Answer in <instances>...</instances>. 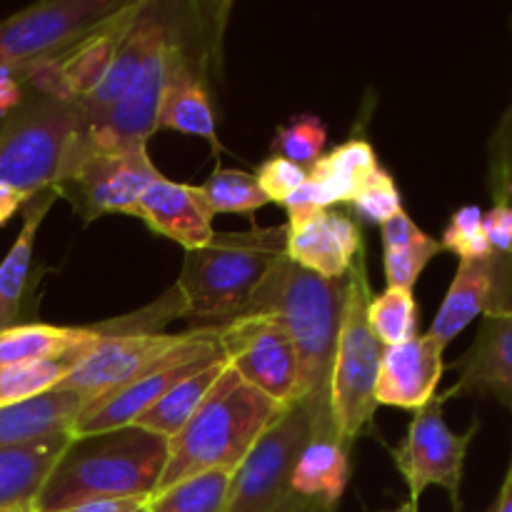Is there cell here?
Returning <instances> with one entry per match:
<instances>
[{
  "instance_id": "cell-1",
  "label": "cell",
  "mask_w": 512,
  "mask_h": 512,
  "mask_svg": "<svg viewBox=\"0 0 512 512\" xmlns=\"http://www.w3.org/2000/svg\"><path fill=\"white\" fill-rule=\"evenodd\" d=\"M345 278L325 280L285 255L245 308V315H268L283 325L300 358L303 405L313 418L315 438L338 440L330 415V378L338 350Z\"/></svg>"
},
{
  "instance_id": "cell-2",
  "label": "cell",
  "mask_w": 512,
  "mask_h": 512,
  "mask_svg": "<svg viewBox=\"0 0 512 512\" xmlns=\"http://www.w3.org/2000/svg\"><path fill=\"white\" fill-rule=\"evenodd\" d=\"M168 463V440L128 425L95 435H73L35 498L33 512L95 500H150Z\"/></svg>"
},
{
  "instance_id": "cell-3",
  "label": "cell",
  "mask_w": 512,
  "mask_h": 512,
  "mask_svg": "<svg viewBox=\"0 0 512 512\" xmlns=\"http://www.w3.org/2000/svg\"><path fill=\"white\" fill-rule=\"evenodd\" d=\"M288 225L245 233H215L203 248L185 253L173 285L183 303L180 318L195 328H223L243 318L245 308L275 265L285 258Z\"/></svg>"
},
{
  "instance_id": "cell-4",
  "label": "cell",
  "mask_w": 512,
  "mask_h": 512,
  "mask_svg": "<svg viewBox=\"0 0 512 512\" xmlns=\"http://www.w3.org/2000/svg\"><path fill=\"white\" fill-rule=\"evenodd\" d=\"M285 410V405L270 400L225 365L198 413L168 440V463L155 495L210 470L235 473L255 440Z\"/></svg>"
},
{
  "instance_id": "cell-5",
  "label": "cell",
  "mask_w": 512,
  "mask_h": 512,
  "mask_svg": "<svg viewBox=\"0 0 512 512\" xmlns=\"http://www.w3.org/2000/svg\"><path fill=\"white\" fill-rule=\"evenodd\" d=\"M370 300L373 290H370L365 250H360L345 275L343 318H340L338 350H335L333 378H330V415H333L335 438L348 453L355 440L368 433L378 410L375 383H378L385 348L370 328Z\"/></svg>"
},
{
  "instance_id": "cell-6",
  "label": "cell",
  "mask_w": 512,
  "mask_h": 512,
  "mask_svg": "<svg viewBox=\"0 0 512 512\" xmlns=\"http://www.w3.org/2000/svg\"><path fill=\"white\" fill-rule=\"evenodd\" d=\"M83 130L78 103L43 95L23 100L0 120V185L25 198L50 190L63 178Z\"/></svg>"
},
{
  "instance_id": "cell-7",
  "label": "cell",
  "mask_w": 512,
  "mask_h": 512,
  "mask_svg": "<svg viewBox=\"0 0 512 512\" xmlns=\"http://www.w3.org/2000/svg\"><path fill=\"white\" fill-rule=\"evenodd\" d=\"M125 0H48L0 23V68L23 70L60 58L125 8Z\"/></svg>"
},
{
  "instance_id": "cell-8",
  "label": "cell",
  "mask_w": 512,
  "mask_h": 512,
  "mask_svg": "<svg viewBox=\"0 0 512 512\" xmlns=\"http://www.w3.org/2000/svg\"><path fill=\"white\" fill-rule=\"evenodd\" d=\"M315 438L313 418L303 405H290L250 448L233 473L225 512H275L293 495L295 463Z\"/></svg>"
},
{
  "instance_id": "cell-9",
  "label": "cell",
  "mask_w": 512,
  "mask_h": 512,
  "mask_svg": "<svg viewBox=\"0 0 512 512\" xmlns=\"http://www.w3.org/2000/svg\"><path fill=\"white\" fill-rule=\"evenodd\" d=\"M160 178L148 148L138 145L123 153L75 155L53 190L73 205L83 223H90L108 213L133 215L145 190Z\"/></svg>"
},
{
  "instance_id": "cell-10",
  "label": "cell",
  "mask_w": 512,
  "mask_h": 512,
  "mask_svg": "<svg viewBox=\"0 0 512 512\" xmlns=\"http://www.w3.org/2000/svg\"><path fill=\"white\" fill-rule=\"evenodd\" d=\"M443 405L445 400L435 395L425 408L415 410L403 443L393 450V463L408 483V503L418 505L420 495L438 485L450 495L455 512H463L460 485H463L465 458H468L470 443L478 435L480 423L475 420L465 433H453L445 423Z\"/></svg>"
},
{
  "instance_id": "cell-11",
  "label": "cell",
  "mask_w": 512,
  "mask_h": 512,
  "mask_svg": "<svg viewBox=\"0 0 512 512\" xmlns=\"http://www.w3.org/2000/svg\"><path fill=\"white\" fill-rule=\"evenodd\" d=\"M218 340L228 365L245 383L285 408L300 403V358L283 325L268 315H245L223 325Z\"/></svg>"
},
{
  "instance_id": "cell-12",
  "label": "cell",
  "mask_w": 512,
  "mask_h": 512,
  "mask_svg": "<svg viewBox=\"0 0 512 512\" xmlns=\"http://www.w3.org/2000/svg\"><path fill=\"white\" fill-rule=\"evenodd\" d=\"M220 328H203L193 343L180 348L163 363L150 368L140 378L130 380L123 388L113 390L105 398L95 400L93 405L83 410L73 425V435H95L108 433V430L128 428L135 425L140 415L148 413L170 388L180 383V380L190 378L193 373L203 370L205 365L215 363V360L225 358L220 350Z\"/></svg>"
},
{
  "instance_id": "cell-13",
  "label": "cell",
  "mask_w": 512,
  "mask_h": 512,
  "mask_svg": "<svg viewBox=\"0 0 512 512\" xmlns=\"http://www.w3.org/2000/svg\"><path fill=\"white\" fill-rule=\"evenodd\" d=\"M203 328H193L188 333L165 335V333H123L103 335L95 348L70 370L68 378L58 385L63 390H75L93 405L95 400L105 398L113 390L123 388L130 380L140 378L193 343Z\"/></svg>"
},
{
  "instance_id": "cell-14",
  "label": "cell",
  "mask_w": 512,
  "mask_h": 512,
  "mask_svg": "<svg viewBox=\"0 0 512 512\" xmlns=\"http://www.w3.org/2000/svg\"><path fill=\"white\" fill-rule=\"evenodd\" d=\"M512 310V258L488 255L480 260H460L448 295L430 325L428 335L448 348L475 318Z\"/></svg>"
},
{
  "instance_id": "cell-15",
  "label": "cell",
  "mask_w": 512,
  "mask_h": 512,
  "mask_svg": "<svg viewBox=\"0 0 512 512\" xmlns=\"http://www.w3.org/2000/svg\"><path fill=\"white\" fill-rule=\"evenodd\" d=\"M168 10V5L163 3H140L138 15H135L133 25L125 33L123 43H120L113 65H110L103 83L88 98L78 100V108L83 113L85 125H95L115 108V103L128 93L133 80L138 78L145 60L150 58V53L163 40H168L173 35L175 20L168 18Z\"/></svg>"
},
{
  "instance_id": "cell-16",
  "label": "cell",
  "mask_w": 512,
  "mask_h": 512,
  "mask_svg": "<svg viewBox=\"0 0 512 512\" xmlns=\"http://www.w3.org/2000/svg\"><path fill=\"white\" fill-rule=\"evenodd\" d=\"M450 368L458 370V383L440 395L445 403L455 395H485L512 413V310L483 315L473 345Z\"/></svg>"
},
{
  "instance_id": "cell-17",
  "label": "cell",
  "mask_w": 512,
  "mask_h": 512,
  "mask_svg": "<svg viewBox=\"0 0 512 512\" xmlns=\"http://www.w3.org/2000/svg\"><path fill=\"white\" fill-rule=\"evenodd\" d=\"M443 353V345L428 333L385 348L375 383V403L413 413L425 408L438 395L440 378L445 373Z\"/></svg>"
},
{
  "instance_id": "cell-18",
  "label": "cell",
  "mask_w": 512,
  "mask_h": 512,
  "mask_svg": "<svg viewBox=\"0 0 512 512\" xmlns=\"http://www.w3.org/2000/svg\"><path fill=\"white\" fill-rule=\"evenodd\" d=\"M158 130L198 135V138L208 140L215 150H220L208 85H205L203 73L195 65L188 45L178 33L173 35V43L168 48V65H165V83L158 108Z\"/></svg>"
},
{
  "instance_id": "cell-19",
  "label": "cell",
  "mask_w": 512,
  "mask_h": 512,
  "mask_svg": "<svg viewBox=\"0 0 512 512\" xmlns=\"http://www.w3.org/2000/svg\"><path fill=\"white\" fill-rule=\"evenodd\" d=\"M135 218L153 233L165 235L188 250L203 248L215 235L213 213L195 185L160 178L135 205Z\"/></svg>"
},
{
  "instance_id": "cell-20",
  "label": "cell",
  "mask_w": 512,
  "mask_h": 512,
  "mask_svg": "<svg viewBox=\"0 0 512 512\" xmlns=\"http://www.w3.org/2000/svg\"><path fill=\"white\" fill-rule=\"evenodd\" d=\"M88 408V400L75 390L55 388L38 398L0 408V448L43 443L73 435L75 420Z\"/></svg>"
},
{
  "instance_id": "cell-21",
  "label": "cell",
  "mask_w": 512,
  "mask_h": 512,
  "mask_svg": "<svg viewBox=\"0 0 512 512\" xmlns=\"http://www.w3.org/2000/svg\"><path fill=\"white\" fill-rule=\"evenodd\" d=\"M73 435L43 440V443L0 448V510L33 512L35 498Z\"/></svg>"
},
{
  "instance_id": "cell-22",
  "label": "cell",
  "mask_w": 512,
  "mask_h": 512,
  "mask_svg": "<svg viewBox=\"0 0 512 512\" xmlns=\"http://www.w3.org/2000/svg\"><path fill=\"white\" fill-rule=\"evenodd\" d=\"M143 3V0H140ZM140 3H128L118 15L100 25L98 30L80 40L75 48L60 55V68H63L65 80H68L70 90H73L75 100H83L103 83L108 75L110 65H113L115 53H118L120 43H123L125 33L133 25L135 15H138Z\"/></svg>"
},
{
  "instance_id": "cell-23",
  "label": "cell",
  "mask_w": 512,
  "mask_h": 512,
  "mask_svg": "<svg viewBox=\"0 0 512 512\" xmlns=\"http://www.w3.org/2000/svg\"><path fill=\"white\" fill-rule=\"evenodd\" d=\"M55 200H58V195L50 188L23 205V228H20L13 248L8 250V255L0 263V333L18 325L15 320H18L20 305H23L25 290H28L30 283L35 238H38L40 223H43V218L48 215L50 205Z\"/></svg>"
},
{
  "instance_id": "cell-24",
  "label": "cell",
  "mask_w": 512,
  "mask_h": 512,
  "mask_svg": "<svg viewBox=\"0 0 512 512\" xmlns=\"http://www.w3.org/2000/svg\"><path fill=\"white\" fill-rule=\"evenodd\" d=\"M103 338L98 325L90 328H60V325L25 323L0 333V368L5 365L53 360L70 353H88Z\"/></svg>"
},
{
  "instance_id": "cell-25",
  "label": "cell",
  "mask_w": 512,
  "mask_h": 512,
  "mask_svg": "<svg viewBox=\"0 0 512 512\" xmlns=\"http://www.w3.org/2000/svg\"><path fill=\"white\" fill-rule=\"evenodd\" d=\"M350 460L348 450L338 440L313 438L295 463L290 490L303 498L318 500L328 510H338L340 498L348 488Z\"/></svg>"
},
{
  "instance_id": "cell-26",
  "label": "cell",
  "mask_w": 512,
  "mask_h": 512,
  "mask_svg": "<svg viewBox=\"0 0 512 512\" xmlns=\"http://www.w3.org/2000/svg\"><path fill=\"white\" fill-rule=\"evenodd\" d=\"M228 365V360L220 358L215 363L205 365L203 370L193 373L190 378L180 380L175 388H170L153 408L145 415H140L135 420V425L150 433L160 435V438L170 440L180 433V430L188 425V420L198 413V408L203 405V400L208 398V393L213 390L215 380L220 378L223 368Z\"/></svg>"
},
{
  "instance_id": "cell-27",
  "label": "cell",
  "mask_w": 512,
  "mask_h": 512,
  "mask_svg": "<svg viewBox=\"0 0 512 512\" xmlns=\"http://www.w3.org/2000/svg\"><path fill=\"white\" fill-rule=\"evenodd\" d=\"M285 255L295 265L325 280H343L348 275L350 263L355 260L340 245L338 235L328 220V210L318 213L298 228H288Z\"/></svg>"
},
{
  "instance_id": "cell-28",
  "label": "cell",
  "mask_w": 512,
  "mask_h": 512,
  "mask_svg": "<svg viewBox=\"0 0 512 512\" xmlns=\"http://www.w3.org/2000/svg\"><path fill=\"white\" fill-rule=\"evenodd\" d=\"M88 353H70L63 358L33 360V363L0 368V408L55 390Z\"/></svg>"
},
{
  "instance_id": "cell-29",
  "label": "cell",
  "mask_w": 512,
  "mask_h": 512,
  "mask_svg": "<svg viewBox=\"0 0 512 512\" xmlns=\"http://www.w3.org/2000/svg\"><path fill=\"white\" fill-rule=\"evenodd\" d=\"M233 473L210 470L193 475L148 500V512H225Z\"/></svg>"
},
{
  "instance_id": "cell-30",
  "label": "cell",
  "mask_w": 512,
  "mask_h": 512,
  "mask_svg": "<svg viewBox=\"0 0 512 512\" xmlns=\"http://www.w3.org/2000/svg\"><path fill=\"white\" fill-rule=\"evenodd\" d=\"M200 195L208 203L210 213H240L253 215L270 200L260 190L258 178L245 170H230V168H215V173L198 185Z\"/></svg>"
},
{
  "instance_id": "cell-31",
  "label": "cell",
  "mask_w": 512,
  "mask_h": 512,
  "mask_svg": "<svg viewBox=\"0 0 512 512\" xmlns=\"http://www.w3.org/2000/svg\"><path fill=\"white\" fill-rule=\"evenodd\" d=\"M368 320L383 348L418 338V303L410 290L388 288L368 305Z\"/></svg>"
},
{
  "instance_id": "cell-32",
  "label": "cell",
  "mask_w": 512,
  "mask_h": 512,
  "mask_svg": "<svg viewBox=\"0 0 512 512\" xmlns=\"http://www.w3.org/2000/svg\"><path fill=\"white\" fill-rule=\"evenodd\" d=\"M325 140H328V130H325L323 120L318 115L303 113L290 118V123L280 125L275 130L270 148H273V155H278V158L310 168L323 155Z\"/></svg>"
},
{
  "instance_id": "cell-33",
  "label": "cell",
  "mask_w": 512,
  "mask_h": 512,
  "mask_svg": "<svg viewBox=\"0 0 512 512\" xmlns=\"http://www.w3.org/2000/svg\"><path fill=\"white\" fill-rule=\"evenodd\" d=\"M348 208L353 210L360 223L383 225L385 220L393 218L403 210V198L395 185L393 175L383 168H375L368 178L360 183L353 198L348 200Z\"/></svg>"
},
{
  "instance_id": "cell-34",
  "label": "cell",
  "mask_w": 512,
  "mask_h": 512,
  "mask_svg": "<svg viewBox=\"0 0 512 512\" xmlns=\"http://www.w3.org/2000/svg\"><path fill=\"white\" fill-rule=\"evenodd\" d=\"M440 245H443V250L458 255L460 260H480L493 255L483 230V210L475 208V205L455 210Z\"/></svg>"
},
{
  "instance_id": "cell-35",
  "label": "cell",
  "mask_w": 512,
  "mask_h": 512,
  "mask_svg": "<svg viewBox=\"0 0 512 512\" xmlns=\"http://www.w3.org/2000/svg\"><path fill=\"white\" fill-rule=\"evenodd\" d=\"M438 253H443V245H440V240L430 238V235H425L420 243L410 245V248L385 253V280H388V288L410 290L413 293L420 273Z\"/></svg>"
},
{
  "instance_id": "cell-36",
  "label": "cell",
  "mask_w": 512,
  "mask_h": 512,
  "mask_svg": "<svg viewBox=\"0 0 512 512\" xmlns=\"http://www.w3.org/2000/svg\"><path fill=\"white\" fill-rule=\"evenodd\" d=\"M490 193L512 208V108L503 115L490 143Z\"/></svg>"
},
{
  "instance_id": "cell-37",
  "label": "cell",
  "mask_w": 512,
  "mask_h": 512,
  "mask_svg": "<svg viewBox=\"0 0 512 512\" xmlns=\"http://www.w3.org/2000/svg\"><path fill=\"white\" fill-rule=\"evenodd\" d=\"M255 178H258L260 190H263L265 198H268L270 203L283 205L285 200L308 180V168L290 163V160L285 158H278V155H270V158L260 165Z\"/></svg>"
},
{
  "instance_id": "cell-38",
  "label": "cell",
  "mask_w": 512,
  "mask_h": 512,
  "mask_svg": "<svg viewBox=\"0 0 512 512\" xmlns=\"http://www.w3.org/2000/svg\"><path fill=\"white\" fill-rule=\"evenodd\" d=\"M483 230L490 250L503 258H512V208L495 203L488 213H483Z\"/></svg>"
},
{
  "instance_id": "cell-39",
  "label": "cell",
  "mask_w": 512,
  "mask_h": 512,
  "mask_svg": "<svg viewBox=\"0 0 512 512\" xmlns=\"http://www.w3.org/2000/svg\"><path fill=\"white\" fill-rule=\"evenodd\" d=\"M380 230H383V248L385 253H393V250H403V248H410V245L420 243V240L425 238L423 230L415 225V220L410 218L405 210H400V213H395L393 218L385 220L383 225H380Z\"/></svg>"
},
{
  "instance_id": "cell-40",
  "label": "cell",
  "mask_w": 512,
  "mask_h": 512,
  "mask_svg": "<svg viewBox=\"0 0 512 512\" xmlns=\"http://www.w3.org/2000/svg\"><path fill=\"white\" fill-rule=\"evenodd\" d=\"M148 500H95V503L70 505V508L50 510V512H133Z\"/></svg>"
},
{
  "instance_id": "cell-41",
  "label": "cell",
  "mask_w": 512,
  "mask_h": 512,
  "mask_svg": "<svg viewBox=\"0 0 512 512\" xmlns=\"http://www.w3.org/2000/svg\"><path fill=\"white\" fill-rule=\"evenodd\" d=\"M28 200L30 198L20 195L18 190L8 188V185H0V228H3V225L8 223V220L13 218V215L28 203Z\"/></svg>"
},
{
  "instance_id": "cell-42",
  "label": "cell",
  "mask_w": 512,
  "mask_h": 512,
  "mask_svg": "<svg viewBox=\"0 0 512 512\" xmlns=\"http://www.w3.org/2000/svg\"><path fill=\"white\" fill-rule=\"evenodd\" d=\"M20 103H23V88H20V83L0 85V120L8 113H13Z\"/></svg>"
},
{
  "instance_id": "cell-43",
  "label": "cell",
  "mask_w": 512,
  "mask_h": 512,
  "mask_svg": "<svg viewBox=\"0 0 512 512\" xmlns=\"http://www.w3.org/2000/svg\"><path fill=\"white\" fill-rule=\"evenodd\" d=\"M275 512H333V510L320 505L318 500H310V498H303V495L293 493Z\"/></svg>"
},
{
  "instance_id": "cell-44",
  "label": "cell",
  "mask_w": 512,
  "mask_h": 512,
  "mask_svg": "<svg viewBox=\"0 0 512 512\" xmlns=\"http://www.w3.org/2000/svg\"><path fill=\"white\" fill-rule=\"evenodd\" d=\"M485 512H512V458H510L508 475H505L503 485H500L498 498H495V503Z\"/></svg>"
},
{
  "instance_id": "cell-45",
  "label": "cell",
  "mask_w": 512,
  "mask_h": 512,
  "mask_svg": "<svg viewBox=\"0 0 512 512\" xmlns=\"http://www.w3.org/2000/svg\"><path fill=\"white\" fill-rule=\"evenodd\" d=\"M390 512H418V505H413V503H405V505H400L398 510H390Z\"/></svg>"
},
{
  "instance_id": "cell-46",
  "label": "cell",
  "mask_w": 512,
  "mask_h": 512,
  "mask_svg": "<svg viewBox=\"0 0 512 512\" xmlns=\"http://www.w3.org/2000/svg\"><path fill=\"white\" fill-rule=\"evenodd\" d=\"M133 512H148V503L140 505V508H138V510H133Z\"/></svg>"
},
{
  "instance_id": "cell-47",
  "label": "cell",
  "mask_w": 512,
  "mask_h": 512,
  "mask_svg": "<svg viewBox=\"0 0 512 512\" xmlns=\"http://www.w3.org/2000/svg\"><path fill=\"white\" fill-rule=\"evenodd\" d=\"M0 512H8V510H0Z\"/></svg>"
}]
</instances>
